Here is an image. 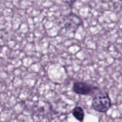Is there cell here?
Wrapping results in <instances>:
<instances>
[{"label": "cell", "instance_id": "cell-3", "mask_svg": "<svg viewBox=\"0 0 122 122\" xmlns=\"http://www.w3.org/2000/svg\"><path fill=\"white\" fill-rule=\"evenodd\" d=\"M73 116L79 122H83L85 117V112L83 108L80 106H76L72 110Z\"/></svg>", "mask_w": 122, "mask_h": 122}, {"label": "cell", "instance_id": "cell-1", "mask_svg": "<svg viewBox=\"0 0 122 122\" xmlns=\"http://www.w3.org/2000/svg\"><path fill=\"white\" fill-rule=\"evenodd\" d=\"M92 106L96 112L106 113L112 106V101L107 92H102L94 97L92 101Z\"/></svg>", "mask_w": 122, "mask_h": 122}, {"label": "cell", "instance_id": "cell-2", "mask_svg": "<svg viewBox=\"0 0 122 122\" xmlns=\"http://www.w3.org/2000/svg\"><path fill=\"white\" fill-rule=\"evenodd\" d=\"M73 91L76 94L82 95H89L98 90V88L92 85L82 81H76L73 85Z\"/></svg>", "mask_w": 122, "mask_h": 122}]
</instances>
